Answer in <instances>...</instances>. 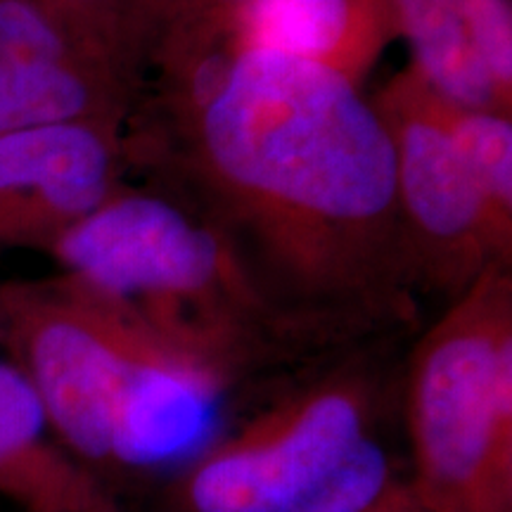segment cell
I'll list each match as a JSON object with an SVG mask.
<instances>
[{
    "label": "cell",
    "mask_w": 512,
    "mask_h": 512,
    "mask_svg": "<svg viewBox=\"0 0 512 512\" xmlns=\"http://www.w3.org/2000/svg\"><path fill=\"white\" fill-rule=\"evenodd\" d=\"M124 150L290 311L354 342L415 320L392 140L356 83L278 55L195 62L133 105Z\"/></svg>",
    "instance_id": "1"
},
{
    "label": "cell",
    "mask_w": 512,
    "mask_h": 512,
    "mask_svg": "<svg viewBox=\"0 0 512 512\" xmlns=\"http://www.w3.org/2000/svg\"><path fill=\"white\" fill-rule=\"evenodd\" d=\"M48 254L230 392L356 344L273 299L219 230L157 190L124 183Z\"/></svg>",
    "instance_id": "2"
},
{
    "label": "cell",
    "mask_w": 512,
    "mask_h": 512,
    "mask_svg": "<svg viewBox=\"0 0 512 512\" xmlns=\"http://www.w3.org/2000/svg\"><path fill=\"white\" fill-rule=\"evenodd\" d=\"M0 356L27 380L57 444L110 489L114 458L181 430L214 377L62 273L0 280Z\"/></svg>",
    "instance_id": "3"
},
{
    "label": "cell",
    "mask_w": 512,
    "mask_h": 512,
    "mask_svg": "<svg viewBox=\"0 0 512 512\" xmlns=\"http://www.w3.org/2000/svg\"><path fill=\"white\" fill-rule=\"evenodd\" d=\"M347 351L178 470V512H368L399 482L380 434L382 373Z\"/></svg>",
    "instance_id": "4"
},
{
    "label": "cell",
    "mask_w": 512,
    "mask_h": 512,
    "mask_svg": "<svg viewBox=\"0 0 512 512\" xmlns=\"http://www.w3.org/2000/svg\"><path fill=\"white\" fill-rule=\"evenodd\" d=\"M512 264H491L422 332L403 377L420 512H512Z\"/></svg>",
    "instance_id": "5"
},
{
    "label": "cell",
    "mask_w": 512,
    "mask_h": 512,
    "mask_svg": "<svg viewBox=\"0 0 512 512\" xmlns=\"http://www.w3.org/2000/svg\"><path fill=\"white\" fill-rule=\"evenodd\" d=\"M394 152L396 204L420 292L463 294L496 261L512 264L475 178L425 107V83L411 67L373 98Z\"/></svg>",
    "instance_id": "6"
},
{
    "label": "cell",
    "mask_w": 512,
    "mask_h": 512,
    "mask_svg": "<svg viewBox=\"0 0 512 512\" xmlns=\"http://www.w3.org/2000/svg\"><path fill=\"white\" fill-rule=\"evenodd\" d=\"M392 38L382 0H247L166 41L145 69L162 76L254 53L318 64L363 86Z\"/></svg>",
    "instance_id": "7"
},
{
    "label": "cell",
    "mask_w": 512,
    "mask_h": 512,
    "mask_svg": "<svg viewBox=\"0 0 512 512\" xmlns=\"http://www.w3.org/2000/svg\"><path fill=\"white\" fill-rule=\"evenodd\" d=\"M124 126L79 121L0 138V247L48 252L124 185Z\"/></svg>",
    "instance_id": "8"
},
{
    "label": "cell",
    "mask_w": 512,
    "mask_h": 512,
    "mask_svg": "<svg viewBox=\"0 0 512 512\" xmlns=\"http://www.w3.org/2000/svg\"><path fill=\"white\" fill-rule=\"evenodd\" d=\"M394 36L434 93L512 117L510 0H382Z\"/></svg>",
    "instance_id": "9"
},
{
    "label": "cell",
    "mask_w": 512,
    "mask_h": 512,
    "mask_svg": "<svg viewBox=\"0 0 512 512\" xmlns=\"http://www.w3.org/2000/svg\"><path fill=\"white\" fill-rule=\"evenodd\" d=\"M0 498L22 512H124L110 486L57 444L27 380L3 356Z\"/></svg>",
    "instance_id": "10"
},
{
    "label": "cell",
    "mask_w": 512,
    "mask_h": 512,
    "mask_svg": "<svg viewBox=\"0 0 512 512\" xmlns=\"http://www.w3.org/2000/svg\"><path fill=\"white\" fill-rule=\"evenodd\" d=\"M138 93L112 76L0 62V138L79 121L126 126Z\"/></svg>",
    "instance_id": "11"
},
{
    "label": "cell",
    "mask_w": 512,
    "mask_h": 512,
    "mask_svg": "<svg viewBox=\"0 0 512 512\" xmlns=\"http://www.w3.org/2000/svg\"><path fill=\"white\" fill-rule=\"evenodd\" d=\"M0 62L112 76L140 88L136 64L114 43L41 0H0Z\"/></svg>",
    "instance_id": "12"
},
{
    "label": "cell",
    "mask_w": 512,
    "mask_h": 512,
    "mask_svg": "<svg viewBox=\"0 0 512 512\" xmlns=\"http://www.w3.org/2000/svg\"><path fill=\"white\" fill-rule=\"evenodd\" d=\"M425 107L453 140L482 192L498 238L512 249V117L456 105L427 83Z\"/></svg>",
    "instance_id": "13"
},
{
    "label": "cell",
    "mask_w": 512,
    "mask_h": 512,
    "mask_svg": "<svg viewBox=\"0 0 512 512\" xmlns=\"http://www.w3.org/2000/svg\"><path fill=\"white\" fill-rule=\"evenodd\" d=\"M247 0H126V34L140 74L150 55L197 22Z\"/></svg>",
    "instance_id": "14"
},
{
    "label": "cell",
    "mask_w": 512,
    "mask_h": 512,
    "mask_svg": "<svg viewBox=\"0 0 512 512\" xmlns=\"http://www.w3.org/2000/svg\"><path fill=\"white\" fill-rule=\"evenodd\" d=\"M41 3L50 5V8L62 12V15L76 19L83 27H88L105 38V41L114 43L128 60L136 64V57H133L131 43H128L126 34L124 0H41Z\"/></svg>",
    "instance_id": "15"
},
{
    "label": "cell",
    "mask_w": 512,
    "mask_h": 512,
    "mask_svg": "<svg viewBox=\"0 0 512 512\" xmlns=\"http://www.w3.org/2000/svg\"><path fill=\"white\" fill-rule=\"evenodd\" d=\"M368 512H420V508L415 503L411 489H408L406 479L401 477Z\"/></svg>",
    "instance_id": "16"
}]
</instances>
